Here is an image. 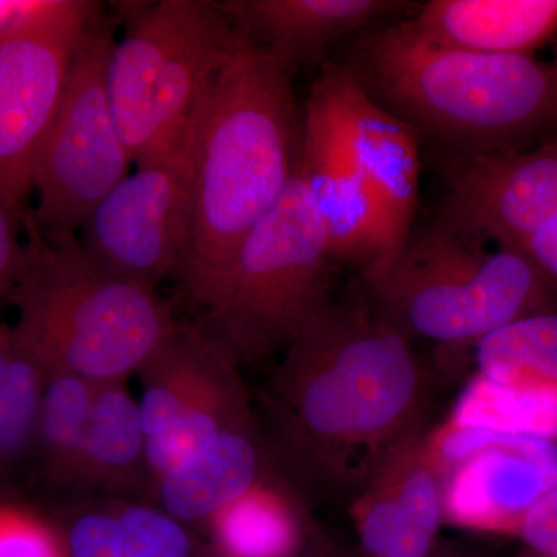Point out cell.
<instances>
[{
  "label": "cell",
  "instance_id": "6da1fadb",
  "mask_svg": "<svg viewBox=\"0 0 557 557\" xmlns=\"http://www.w3.org/2000/svg\"><path fill=\"white\" fill-rule=\"evenodd\" d=\"M274 467L307 500H348L426 432L432 383L412 341L375 304L329 300L259 394Z\"/></svg>",
  "mask_w": 557,
  "mask_h": 557
},
{
  "label": "cell",
  "instance_id": "7a4b0ae2",
  "mask_svg": "<svg viewBox=\"0 0 557 557\" xmlns=\"http://www.w3.org/2000/svg\"><path fill=\"white\" fill-rule=\"evenodd\" d=\"M237 33V32H236ZM292 70L237 33L196 123L190 231L180 277L201 311L242 242L298 170L302 123Z\"/></svg>",
  "mask_w": 557,
  "mask_h": 557
},
{
  "label": "cell",
  "instance_id": "3957f363",
  "mask_svg": "<svg viewBox=\"0 0 557 557\" xmlns=\"http://www.w3.org/2000/svg\"><path fill=\"white\" fill-rule=\"evenodd\" d=\"M341 64L446 157L515 152L557 127L555 72L533 57L443 49L398 22L354 38Z\"/></svg>",
  "mask_w": 557,
  "mask_h": 557
},
{
  "label": "cell",
  "instance_id": "277c9868",
  "mask_svg": "<svg viewBox=\"0 0 557 557\" xmlns=\"http://www.w3.org/2000/svg\"><path fill=\"white\" fill-rule=\"evenodd\" d=\"M24 274L9 296L17 332L47 368L94 384L127 381L177 327L156 287L106 269L76 234H42L27 218Z\"/></svg>",
  "mask_w": 557,
  "mask_h": 557
},
{
  "label": "cell",
  "instance_id": "5b68a950",
  "mask_svg": "<svg viewBox=\"0 0 557 557\" xmlns=\"http://www.w3.org/2000/svg\"><path fill=\"white\" fill-rule=\"evenodd\" d=\"M496 251L434 223L410 234L386 273L368 284L380 313L410 341L475 347L496 330L555 311L552 288L518 248Z\"/></svg>",
  "mask_w": 557,
  "mask_h": 557
},
{
  "label": "cell",
  "instance_id": "8992f818",
  "mask_svg": "<svg viewBox=\"0 0 557 557\" xmlns=\"http://www.w3.org/2000/svg\"><path fill=\"white\" fill-rule=\"evenodd\" d=\"M333 265L298 161L287 189L242 242L197 322L240 369L276 359L333 298Z\"/></svg>",
  "mask_w": 557,
  "mask_h": 557
},
{
  "label": "cell",
  "instance_id": "52a82bcc",
  "mask_svg": "<svg viewBox=\"0 0 557 557\" xmlns=\"http://www.w3.org/2000/svg\"><path fill=\"white\" fill-rule=\"evenodd\" d=\"M108 65L110 106L135 166L166 156L193 127L237 33L207 0L131 9Z\"/></svg>",
  "mask_w": 557,
  "mask_h": 557
},
{
  "label": "cell",
  "instance_id": "ba28073f",
  "mask_svg": "<svg viewBox=\"0 0 557 557\" xmlns=\"http://www.w3.org/2000/svg\"><path fill=\"white\" fill-rule=\"evenodd\" d=\"M115 40L108 17L91 24L35 168L38 207L27 219L42 234H76L110 190L131 174L129 150L108 91Z\"/></svg>",
  "mask_w": 557,
  "mask_h": 557
},
{
  "label": "cell",
  "instance_id": "9c48e42d",
  "mask_svg": "<svg viewBox=\"0 0 557 557\" xmlns=\"http://www.w3.org/2000/svg\"><path fill=\"white\" fill-rule=\"evenodd\" d=\"M101 3L49 0L38 16L0 38V201L24 222L40 146L81 42Z\"/></svg>",
  "mask_w": 557,
  "mask_h": 557
},
{
  "label": "cell",
  "instance_id": "30bf717a",
  "mask_svg": "<svg viewBox=\"0 0 557 557\" xmlns=\"http://www.w3.org/2000/svg\"><path fill=\"white\" fill-rule=\"evenodd\" d=\"M137 375L150 491L212 438L258 421L242 369L197 321H178Z\"/></svg>",
  "mask_w": 557,
  "mask_h": 557
},
{
  "label": "cell",
  "instance_id": "8fae6325",
  "mask_svg": "<svg viewBox=\"0 0 557 557\" xmlns=\"http://www.w3.org/2000/svg\"><path fill=\"white\" fill-rule=\"evenodd\" d=\"M196 123L177 148L121 180L79 230L81 244L106 269L156 288L180 273L189 244Z\"/></svg>",
  "mask_w": 557,
  "mask_h": 557
},
{
  "label": "cell",
  "instance_id": "7c38bea8",
  "mask_svg": "<svg viewBox=\"0 0 557 557\" xmlns=\"http://www.w3.org/2000/svg\"><path fill=\"white\" fill-rule=\"evenodd\" d=\"M445 474L443 520L468 530L516 533L528 511L557 486V442L457 426L424 432Z\"/></svg>",
  "mask_w": 557,
  "mask_h": 557
},
{
  "label": "cell",
  "instance_id": "4fadbf2b",
  "mask_svg": "<svg viewBox=\"0 0 557 557\" xmlns=\"http://www.w3.org/2000/svg\"><path fill=\"white\" fill-rule=\"evenodd\" d=\"M446 200L438 222L518 248L557 215V135L534 149L443 157Z\"/></svg>",
  "mask_w": 557,
  "mask_h": 557
},
{
  "label": "cell",
  "instance_id": "5bb4252c",
  "mask_svg": "<svg viewBox=\"0 0 557 557\" xmlns=\"http://www.w3.org/2000/svg\"><path fill=\"white\" fill-rule=\"evenodd\" d=\"M299 174L324 226L333 260L357 267L368 277L380 258L379 214L322 73L311 86L302 120Z\"/></svg>",
  "mask_w": 557,
  "mask_h": 557
},
{
  "label": "cell",
  "instance_id": "9a60e30c",
  "mask_svg": "<svg viewBox=\"0 0 557 557\" xmlns=\"http://www.w3.org/2000/svg\"><path fill=\"white\" fill-rule=\"evenodd\" d=\"M343 116L351 156L364 177L380 222V258L366 284L383 276L410 236L420 193L416 132L380 108L341 62L321 70Z\"/></svg>",
  "mask_w": 557,
  "mask_h": 557
},
{
  "label": "cell",
  "instance_id": "2e32d148",
  "mask_svg": "<svg viewBox=\"0 0 557 557\" xmlns=\"http://www.w3.org/2000/svg\"><path fill=\"white\" fill-rule=\"evenodd\" d=\"M423 435L348 502L359 541L372 557H428L434 547L445 474L429 456Z\"/></svg>",
  "mask_w": 557,
  "mask_h": 557
},
{
  "label": "cell",
  "instance_id": "e0dca14e",
  "mask_svg": "<svg viewBox=\"0 0 557 557\" xmlns=\"http://www.w3.org/2000/svg\"><path fill=\"white\" fill-rule=\"evenodd\" d=\"M219 9L242 38L296 73L318 64L333 44L379 28L412 3L398 0H225Z\"/></svg>",
  "mask_w": 557,
  "mask_h": 557
},
{
  "label": "cell",
  "instance_id": "ac0fdd59",
  "mask_svg": "<svg viewBox=\"0 0 557 557\" xmlns=\"http://www.w3.org/2000/svg\"><path fill=\"white\" fill-rule=\"evenodd\" d=\"M273 467L259 421L223 432L164 472L150 502L188 527L207 525Z\"/></svg>",
  "mask_w": 557,
  "mask_h": 557
},
{
  "label": "cell",
  "instance_id": "d6986e66",
  "mask_svg": "<svg viewBox=\"0 0 557 557\" xmlns=\"http://www.w3.org/2000/svg\"><path fill=\"white\" fill-rule=\"evenodd\" d=\"M399 24L443 49L531 57L557 36V0H431Z\"/></svg>",
  "mask_w": 557,
  "mask_h": 557
},
{
  "label": "cell",
  "instance_id": "ffe728a7",
  "mask_svg": "<svg viewBox=\"0 0 557 557\" xmlns=\"http://www.w3.org/2000/svg\"><path fill=\"white\" fill-rule=\"evenodd\" d=\"M65 557H196L190 527L138 498H81L49 511Z\"/></svg>",
  "mask_w": 557,
  "mask_h": 557
},
{
  "label": "cell",
  "instance_id": "44dd1931",
  "mask_svg": "<svg viewBox=\"0 0 557 557\" xmlns=\"http://www.w3.org/2000/svg\"><path fill=\"white\" fill-rule=\"evenodd\" d=\"M35 448L24 496L47 511L78 498L84 450L94 403L90 381L47 368Z\"/></svg>",
  "mask_w": 557,
  "mask_h": 557
},
{
  "label": "cell",
  "instance_id": "7402d4cb",
  "mask_svg": "<svg viewBox=\"0 0 557 557\" xmlns=\"http://www.w3.org/2000/svg\"><path fill=\"white\" fill-rule=\"evenodd\" d=\"M149 496L148 443L138 401L127 381L97 384L76 500Z\"/></svg>",
  "mask_w": 557,
  "mask_h": 557
},
{
  "label": "cell",
  "instance_id": "603a6c76",
  "mask_svg": "<svg viewBox=\"0 0 557 557\" xmlns=\"http://www.w3.org/2000/svg\"><path fill=\"white\" fill-rule=\"evenodd\" d=\"M302 504L298 491L273 463L207 527L222 557H292L302 537Z\"/></svg>",
  "mask_w": 557,
  "mask_h": 557
},
{
  "label": "cell",
  "instance_id": "cb8c5ba5",
  "mask_svg": "<svg viewBox=\"0 0 557 557\" xmlns=\"http://www.w3.org/2000/svg\"><path fill=\"white\" fill-rule=\"evenodd\" d=\"M13 329V355L0 391V497L24 494L47 373L35 348Z\"/></svg>",
  "mask_w": 557,
  "mask_h": 557
},
{
  "label": "cell",
  "instance_id": "d4e9b609",
  "mask_svg": "<svg viewBox=\"0 0 557 557\" xmlns=\"http://www.w3.org/2000/svg\"><path fill=\"white\" fill-rule=\"evenodd\" d=\"M446 420L457 426L557 442V383H494L475 373Z\"/></svg>",
  "mask_w": 557,
  "mask_h": 557
},
{
  "label": "cell",
  "instance_id": "484cf974",
  "mask_svg": "<svg viewBox=\"0 0 557 557\" xmlns=\"http://www.w3.org/2000/svg\"><path fill=\"white\" fill-rule=\"evenodd\" d=\"M478 375L494 383H557V313L533 314L475 346Z\"/></svg>",
  "mask_w": 557,
  "mask_h": 557
},
{
  "label": "cell",
  "instance_id": "4316f807",
  "mask_svg": "<svg viewBox=\"0 0 557 557\" xmlns=\"http://www.w3.org/2000/svg\"><path fill=\"white\" fill-rule=\"evenodd\" d=\"M0 557H65L50 512L24 494L0 497Z\"/></svg>",
  "mask_w": 557,
  "mask_h": 557
},
{
  "label": "cell",
  "instance_id": "83f0119b",
  "mask_svg": "<svg viewBox=\"0 0 557 557\" xmlns=\"http://www.w3.org/2000/svg\"><path fill=\"white\" fill-rule=\"evenodd\" d=\"M21 228V220L0 201V300L7 304L27 263L25 244L17 236Z\"/></svg>",
  "mask_w": 557,
  "mask_h": 557
},
{
  "label": "cell",
  "instance_id": "f1b7e54d",
  "mask_svg": "<svg viewBox=\"0 0 557 557\" xmlns=\"http://www.w3.org/2000/svg\"><path fill=\"white\" fill-rule=\"evenodd\" d=\"M516 533L541 555L557 557V486L527 512Z\"/></svg>",
  "mask_w": 557,
  "mask_h": 557
},
{
  "label": "cell",
  "instance_id": "f546056e",
  "mask_svg": "<svg viewBox=\"0 0 557 557\" xmlns=\"http://www.w3.org/2000/svg\"><path fill=\"white\" fill-rule=\"evenodd\" d=\"M552 292L557 293V215L519 247Z\"/></svg>",
  "mask_w": 557,
  "mask_h": 557
},
{
  "label": "cell",
  "instance_id": "4dcf8cb0",
  "mask_svg": "<svg viewBox=\"0 0 557 557\" xmlns=\"http://www.w3.org/2000/svg\"><path fill=\"white\" fill-rule=\"evenodd\" d=\"M49 0H0V38L38 16Z\"/></svg>",
  "mask_w": 557,
  "mask_h": 557
},
{
  "label": "cell",
  "instance_id": "1f68e13d",
  "mask_svg": "<svg viewBox=\"0 0 557 557\" xmlns=\"http://www.w3.org/2000/svg\"><path fill=\"white\" fill-rule=\"evenodd\" d=\"M14 347L13 325L0 322V391L5 383L7 372H9L11 355Z\"/></svg>",
  "mask_w": 557,
  "mask_h": 557
},
{
  "label": "cell",
  "instance_id": "d6a6232c",
  "mask_svg": "<svg viewBox=\"0 0 557 557\" xmlns=\"http://www.w3.org/2000/svg\"><path fill=\"white\" fill-rule=\"evenodd\" d=\"M553 72H555L556 86H557V46H556V57L555 62L552 64Z\"/></svg>",
  "mask_w": 557,
  "mask_h": 557
},
{
  "label": "cell",
  "instance_id": "836d02e7",
  "mask_svg": "<svg viewBox=\"0 0 557 557\" xmlns=\"http://www.w3.org/2000/svg\"><path fill=\"white\" fill-rule=\"evenodd\" d=\"M3 304H7L5 300H0V309H2Z\"/></svg>",
  "mask_w": 557,
  "mask_h": 557
},
{
  "label": "cell",
  "instance_id": "e575fe53",
  "mask_svg": "<svg viewBox=\"0 0 557 557\" xmlns=\"http://www.w3.org/2000/svg\"><path fill=\"white\" fill-rule=\"evenodd\" d=\"M545 557H549V556H545Z\"/></svg>",
  "mask_w": 557,
  "mask_h": 557
}]
</instances>
